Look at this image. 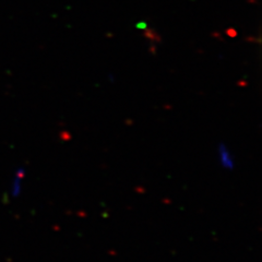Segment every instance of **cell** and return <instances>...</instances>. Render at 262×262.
Listing matches in <instances>:
<instances>
[{
	"label": "cell",
	"instance_id": "cell-1",
	"mask_svg": "<svg viewBox=\"0 0 262 262\" xmlns=\"http://www.w3.org/2000/svg\"><path fill=\"white\" fill-rule=\"evenodd\" d=\"M145 27H146V26H145V24H143V23H139L138 26H137L138 29H145Z\"/></svg>",
	"mask_w": 262,
	"mask_h": 262
}]
</instances>
